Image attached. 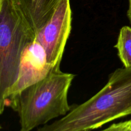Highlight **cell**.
Listing matches in <instances>:
<instances>
[{
  "label": "cell",
  "instance_id": "cell-1",
  "mask_svg": "<svg viewBox=\"0 0 131 131\" xmlns=\"http://www.w3.org/2000/svg\"><path fill=\"white\" fill-rule=\"evenodd\" d=\"M131 115V67L118 68L104 86L70 112L37 131H91Z\"/></svg>",
  "mask_w": 131,
  "mask_h": 131
},
{
  "label": "cell",
  "instance_id": "cell-2",
  "mask_svg": "<svg viewBox=\"0 0 131 131\" xmlns=\"http://www.w3.org/2000/svg\"><path fill=\"white\" fill-rule=\"evenodd\" d=\"M74 78L60 67L53 68L44 78L24 89L14 110L19 115L20 131H31L70 112L72 106L68 102V93Z\"/></svg>",
  "mask_w": 131,
  "mask_h": 131
},
{
  "label": "cell",
  "instance_id": "cell-3",
  "mask_svg": "<svg viewBox=\"0 0 131 131\" xmlns=\"http://www.w3.org/2000/svg\"><path fill=\"white\" fill-rule=\"evenodd\" d=\"M36 32L14 0H0V106L17 78L24 49Z\"/></svg>",
  "mask_w": 131,
  "mask_h": 131
},
{
  "label": "cell",
  "instance_id": "cell-4",
  "mask_svg": "<svg viewBox=\"0 0 131 131\" xmlns=\"http://www.w3.org/2000/svg\"><path fill=\"white\" fill-rule=\"evenodd\" d=\"M71 29L70 0H58L49 20L36 33L35 40L44 50L51 67H60Z\"/></svg>",
  "mask_w": 131,
  "mask_h": 131
},
{
  "label": "cell",
  "instance_id": "cell-5",
  "mask_svg": "<svg viewBox=\"0 0 131 131\" xmlns=\"http://www.w3.org/2000/svg\"><path fill=\"white\" fill-rule=\"evenodd\" d=\"M47 62L46 53L40 43L35 40L24 49L20 59L17 78L0 106V113L6 107L15 110L20 93L28 87L44 78L52 69Z\"/></svg>",
  "mask_w": 131,
  "mask_h": 131
},
{
  "label": "cell",
  "instance_id": "cell-6",
  "mask_svg": "<svg viewBox=\"0 0 131 131\" xmlns=\"http://www.w3.org/2000/svg\"><path fill=\"white\" fill-rule=\"evenodd\" d=\"M36 33L49 20L58 0H14Z\"/></svg>",
  "mask_w": 131,
  "mask_h": 131
},
{
  "label": "cell",
  "instance_id": "cell-7",
  "mask_svg": "<svg viewBox=\"0 0 131 131\" xmlns=\"http://www.w3.org/2000/svg\"><path fill=\"white\" fill-rule=\"evenodd\" d=\"M115 47L124 67H131V28L124 26L120 29Z\"/></svg>",
  "mask_w": 131,
  "mask_h": 131
},
{
  "label": "cell",
  "instance_id": "cell-8",
  "mask_svg": "<svg viewBox=\"0 0 131 131\" xmlns=\"http://www.w3.org/2000/svg\"><path fill=\"white\" fill-rule=\"evenodd\" d=\"M98 131H131V119L121 122L115 123L106 129Z\"/></svg>",
  "mask_w": 131,
  "mask_h": 131
},
{
  "label": "cell",
  "instance_id": "cell-9",
  "mask_svg": "<svg viewBox=\"0 0 131 131\" xmlns=\"http://www.w3.org/2000/svg\"><path fill=\"white\" fill-rule=\"evenodd\" d=\"M127 15L129 19V22L131 24V0H129V7H128L127 12Z\"/></svg>",
  "mask_w": 131,
  "mask_h": 131
}]
</instances>
